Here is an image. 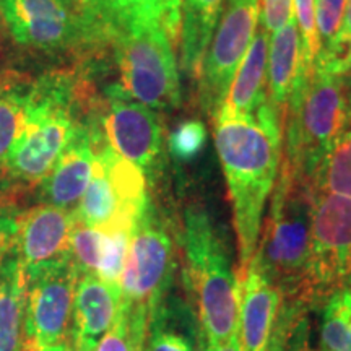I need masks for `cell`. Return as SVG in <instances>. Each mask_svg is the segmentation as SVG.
I'll return each instance as SVG.
<instances>
[{"label":"cell","mask_w":351,"mask_h":351,"mask_svg":"<svg viewBox=\"0 0 351 351\" xmlns=\"http://www.w3.org/2000/svg\"><path fill=\"white\" fill-rule=\"evenodd\" d=\"M213 121L238 238L239 278L256 254L267 200L282 163L283 117L265 99L251 116L217 112Z\"/></svg>","instance_id":"6da1fadb"},{"label":"cell","mask_w":351,"mask_h":351,"mask_svg":"<svg viewBox=\"0 0 351 351\" xmlns=\"http://www.w3.org/2000/svg\"><path fill=\"white\" fill-rule=\"evenodd\" d=\"M251 263L280 289L283 300L313 309L307 285L311 234L309 181L282 163Z\"/></svg>","instance_id":"7a4b0ae2"},{"label":"cell","mask_w":351,"mask_h":351,"mask_svg":"<svg viewBox=\"0 0 351 351\" xmlns=\"http://www.w3.org/2000/svg\"><path fill=\"white\" fill-rule=\"evenodd\" d=\"M181 243L204 351L239 332V282L204 208H186Z\"/></svg>","instance_id":"3957f363"},{"label":"cell","mask_w":351,"mask_h":351,"mask_svg":"<svg viewBox=\"0 0 351 351\" xmlns=\"http://www.w3.org/2000/svg\"><path fill=\"white\" fill-rule=\"evenodd\" d=\"M350 117L351 86L346 72H335L320 64L302 70L285 111L283 163L309 179Z\"/></svg>","instance_id":"277c9868"},{"label":"cell","mask_w":351,"mask_h":351,"mask_svg":"<svg viewBox=\"0 0 351 351\" xmlns=\"http://www.w3.org/2000/svg\"><path fill=\"white\" fill-rule=\"evenodd\" d=\"M73 101L75 85L67 75L33 83L23 130L0 165L3 178L29 187L41 184L77 129Z\"/></svg>","instance_id":"5b68a950"},{"label":"cell","mask_w":351,"mask_h":351,"mask_svg":"<svg viewBox=\"0 0 351 351\" xmlns=\"http://www.w3.org/2000/svg\"><path fill=\"white\" fill-rule=\"evenodd\" d=\"M174 243L150 204L135 223L121 276L122 309L140 340L158 306L168 298L174 278Z\"/></svg>","instance_id":"8992f818"},{"label":"cell","mask_w":351,"mask_h":351,"mask_svg":"<svg viewBox=\"0 0 351 351\" xmlns=\"http://www.w3.org/2000/svg\"><path fill=\"white\" fill-rule=\"evenodd\" d=\"M148 204L143 171L101 137L95 148L93 176L75 210L78 221L99 231L134 230Z\"/></svg>","instance_id":"52a82bcc"},{"label":"cell","mask_w":351,"mask_h":351,"mask_svg":"<svg viewBox=\"0 0 351 351\" xmlns=\"http://www.w3.org/2000/svg\"><path fill=\"white\" fill-rule=\"evenodd\" d=\"M114 39L122 90L150 109L178 108L181 85L174 56L176 41L163 26H135Z\"/></svg>","instance_id":"ba28073f"},{"label":"cell","mask_w":351,"mask_h":351,"mask_svg":"<svg viewBox=\"0 0 351 351\" xmlns=\"http://www.w3.org/2000/svg\"><path fill=\"white\" fill-rule=\"evenodd\" d=\"M307 285L313 307L351 288V199L313 192Z\"/></svg>","instance_id":"9c48e42d"},{"label":"cell","mask_w":351,"mask_h":351,"mask_svg":"<svg viewBox=\"0 0 351 351\" xmlns=\"http://www.w3.org/2000/svg\"><path fill=\"white\" fill-rule=\"evenodd\" d=\"M258 20V0H228L225 15L208 44L199 73L200 106L215 117L225 103Z\"/></svg>","instance_id":"30bf717a"},{"label":"cell","mask_w":351,"mask_h":351,"mask_svg":"<svg viewBox=\"0 0 351 351\" xmlns=\"http://www.w3.org/2000/svg\"><path fill=\"white\" fill-rule=\"evenodd\" d=\"M78 276L72 257L26 274L21 345L46 348L69 341Z\"/></svg>","instance_id":"8fae6325"},{"label":"cell","mask_w":351,"mask_h":351,"mask_svg":"<svg viewBox=\"0 0 351 351\" xmlns=\"http://www.w3.org/2000/svg\"><path fill=\"white\" fill-rule=\"evenodd\" d=\"M101 124L104 140L117 155L145 174L155 169L161 155L163 129L150 108L130 98L119 85H112L108 90V108Z\"/></svg>","instance_id":"7c38bea8"},{"label":"cell","mask_w":351,"mask_h":351,"mask_svg":"<svg viewBox=\"0 0 351 351\" xmlns=\"http://www.w3.org/2000/svg\"><path fill=\"white\" fill-rule=\"evenodd\" d=\"M0 13L15 41L25 46L56 49L96 38L85 16L57 0H0Z\"/></svg>","instance_id":"4fadbf2b"},{"label":"cell","mask_w":351,"mask_h":351,"mask_svg":"<svg viewBox=\"0 0 351 351\" xmlns=\"http://www.w3.org/2000/svg\"><path fill=\"white\" fill-rule=\"evenodd\" d=\"M77 213L43 204L19 213L13 252L25 274L67 261L72 251V232Z\"/></svg>","instance_id":"5bb4252c"},{"label":"cell","mask_w":351,"mask_h":351,"mask_svg":"<svg viewBox=\"0 0 351 351\" xmlns=\"http://www.w3.org/2000/svg\"><path fill=\"white\" fill-rule=\"evenodd\" d=\"M101 137L103 130L99 127L78 122L54 168L39 184L44 204L75 212L93 176L95 148Z\"/></svg>","instance_id":"9a60e30c"},{"label":"cell","mask_w":351,"mask_h":351,"mask_svg":"<svg viewBox=\"0 0 351 351\" xmlns=\"http://www.w3.org/2000/svg\"><path fill=\"white\" fill-rule=\"evenodd\" d=\"M182 0H85L83 15L96 38H116L127 29L160 25L178 41Z\"/></svg>","instance_id":"2e32d148"},{"label":"cell","mask_w":351,"mask_h":351,"mask_svg":"<svg viewBox=\"0 0 351 351\" xmlns=\"http://www.w3.org/2000/svg\"><path fill=\"white\" fill-rule=\"evenodd\" d=\"M121 288L95 274L78 276L69 341L72 351H93L121 313Z\"/></svg>","instance_id":"e0dca14e"},{"label":"cell","mask_w":351,"mask_h":351,"mask_svg":"<svg viewBox=\"0 0 351 351\" xmlns=\"http://www.w3.org/2000/svg\"><path fill=\"white\" fill-rule=\"evenodd\" d=\"M239 282V340L243 351H265L282 307V293L254 263Z\"/></svg>","instance_id":"ac0fdd59"},{"label":"cell","mask_w":351,"mask_h":351,"mask_svg":"<svg viewBox=\"0 0 351 351\" xmlns=\"http://www.w3.org/2000/svg\"><path fill=\"white\" fill-rule=\"evenodd\" d=\"M306 67L304 47L296 19L291 16L288 23L271 36L269 47V67H267V101L285 121L288 98L293 86Z\"/></svg>","instance_id":"d6986e66"},{"label":"cell","mask_w":351,"mask_h":351,"mask_svg":"<svg viewBox=\"0 0 351 351\" xmlns=\"http://www.w3.org/2000/svg\"><path fill=\"white\" fill-rule=\"evenodd\" d=\"M269 47L270 34L263 28L258 29L218 112L231 116H251L265 103Z\"/></svg>","instance_id":"ffe728a7"},{"label":"cell","mask_w":351,"mask_h":351,"mask_svg":"<svg viewBox=\"0 0 351 351\" xmlns=\"http://www.w3.org/2000/svg\"><path fill=\"white\" fill-rule=\"evenodd\" d=\"M195 326L181 302L166 298L150 317L140 351H197L202 341Z\"/></svg>","instance_id":"44dd1931"},{"label":"cell","mask_w":351,"mask_h":351,"mask_svg":"<svg viewBox=\"0 0 351 351\" xmlns=\"http://www.w3.org/2000/svg\"><path fill=\"white\" fill-rule=\"evenodd\" d=\"M26 274L15 252L0 265V351H20L23 340Z\"/></svg>","instance_id":"7402d4cb"},{"label":"cell","mask_w":351,"mask_h":351,"mask_svg":"<svg viewBox=\"0 0 351 351\" xmlns=\"http://www.w3.org/2000/svg\"><path fill=\"white\" fill-rule=\"evenodd\" d=\"M221 7L223 0H184L181 67L189 78L199 77Z\"/></svg>","instance_id":"603a6c76"},{"label":"cell","mask_w":351,"mask_h":351,"mask_svg":"<svg viewBox=\"0 0 351 351\" xmlns=\"http://www.w3.org/2000/svg\"><path fill=\"white\" fill-rule=\"evenodd\" d=\"M307 181L313 192L351 199V117L315 165Z\"/></svg>","instance_id":"cb8c5ba5"},{"label":"cell","mask_w":351,"mask_h":351,"mask_svg":"<svg viewBox=\"0 0 351 351\" xmlns=\"http://www.w3.org/2000/svg\"><path fill=\"white\" fill-rule=\"evenodd\" d=\"M32 86L33 83L20 78H8L0 83V165L23 130Z\"/></svg>","instance_id":"d4e9b609"},{"label":"cell","mask_w":351,"mask_h":351,"mask_svg":"<svg viewBox=\"0 0 351 351\" xmlns=\"http://www.w3.org/2000/svg\"><path fill=\"white\" fill-rule=\"evenodd\" d=\"M319 351H351V288L324 301Z\"/></svg>","instance_id":"484cf974"},{"label":"cell","mask_w":351,"mask_h":351,"mask_svg":"<svg viewBox=\"0 0 351 351\" xmlns=\"http://www.w3.org/2000/svg\"><path fill=\"white\" fill-rule=\"evenodd\" d=\"M101 232H103V238H101V254L96 276H99L103 282L109 285L119 287L127 251H129L132 230H111Z\"/></svg>","instance_id":"4316f807"},{"label":"cell","mask_w":351,"mask_h":351,"mask_svg":"<svg viewBox=\"0 0 351 351\" xmlns=\"http://www.w3.org/2000/svg\"><path fill=\"white\" fill-rule=\"evenodd\" d=\"M101 238H103V232L85 226L77 218V225L72 232V251H70V256H72L73 265L77 267L80 275H96L101 254Z\"/></svg>","instance_id":"83f0119b"},{"label":"cell","mask_w":351,"mask_h":351,"mask_svg":"<svg viewBox=\"0 0 351 351\" xmlns=\"http://www.w3.org/2000/svg\"><path fill=\"white\" fill-rule=\"evenodd\" d=\"M207 142V130L200 121H186L169 135V153L179 161H191Z\"/></svg>","instance_id":"f1b7e54d"},{"label":"cell","mask_w":351,"mask_h":351,"mask_svg":"<svg viewBox=\"0 0 351 351\" xmlns=\"http://www.w3.org/2000/svg\"><path fill=\"white\" fill-rule=\"evenodd\" d=\"M346 5H348V0H315L319 52L328 49L335 41L337 34L340 32Z\"/></svg>","instance_id":"f546056e"},{"label":"cell","mask_w":351,"mask_h":351,"mask_svg":"<svg viewBox=\"0 0 351 351\" xmlns=\"http://www.w3.org/2000/svg\"><path fill=\"white\" fill-rule=\"evenodd\" d=\"M309 307L302 302L298 301H288L282 300V307H280L278 317L271 330L269 345H267L265 351H285L287 350V343L289 335H291L293 328H295L296 322L300 320L306 313H309Z\"/></svg>","instance_id":"4dcf8cb0"},{"label":"cell","mask_w":351,"mask_h":351,"mask_svg":"<svg viewBox=\"0 0 351 351\" xmlns=\"http://www.w3.org/2000/svg\"><path fill=\"white\" fill-rule=\"evenodd\" d=\"M296 23L300 28L302 47H304V64L313 69L314 59L319 52L317 25H315V0H295Z\"/></svg>","instance_id":"1f68e13d"},{"label":"cell","mask_w":351,"mask_h":351,"mask_svg":"<svg viewBox=\"0 0 351 351\" xmlns=\"http://www.w3.org/2000/svg\"><path fill=\"white\" fill-rule=\"evenodd\" d=\"M142 345L143 343L137 339L130 326L125 311L121 307L116 322L106 332V335L98 341L93 351H140Z\"/></svg>","instance_id":"d6a6232c"},{"label":"cell","mask_w":351,"mask_h":351,"mask_svg":"<svg viewBox=\"0 0 351 351\" xmlns=\"http://www.w3.org/2000/svg\"><path fill=\"white\" fill-rule=\"evenodd\" d=\"M19 213L12 204L0 200V265L15 247Z\"/></svg>","instance_id":"836d02e7"},{"label":"cell","mask_w":351,"mask_h":351,"mask_svg":"<svg viewBox=\"0 0 351 351\" xmlns=\"http://www.w3.org/2000/svg\"><path fill=\"white\" fill-rule=\"evenodd\" d=\"M293 13V0H262V23L269 34L283 28Z\"/></svg>","instance_id":"e575fe53"},{"label":"cell","mask_w":351,"mask_h":351,"mask_svg":"<svg viewBox=\"0 0 351 351\" xmlns=\"http://www.w3.org/2000/svg\"><path fill=\"white\" fill-rule=\"evenodd\" d=\"M285 351H315L311 343V322L307 313L296 322Z\"/></svg>","instance_id":"d590c367"},{"label":"cell","mask_w":351,"mask_h":351,"mask_svg":"<svg viewBox=\"0 0 351 351\" xmlns=\"http://www.w3.org/2000/svg\"><path fill=\"white\" fill-rule=\"evenodd\" d=\"M204 351H243V346H241V340H239V332L236 333L234 337L228 339L226 341H221L218 345H212L207 346Z\"/></svg>","instance_id":"8d00e7d4"},{"label":"cell","mask_w":351,"mask_h":351,"mask_svg":"<svg viewBox=\"0 0 351 351\" xmlns=\"http://www.w3.org/2000/svg\"><path fill=\"white\" fill-rule=\"evenodd\" d=\"M20 351H72V346H70V341H64V343H59L54 346H46V348H39V346L23 343L21 345Z\"/></svg>","instance_id":"74e56055"},{"label":"cell","mask_w":351,"mask_h":351,"mask_svg":"<svg viewBox=\"0 0 351 351\" xmlns=\"http://www.w3.org/2000/svg\"><path fill=\"white\" fill-rule=\"evenodd\" d=\"M59 3H62L65 8H69L70 12L77 13V15L80 16H85L83 15V3H85V0H57Z\"/></svg>","instance_id":"f35d334b"},{"label":"cell","mask_w":351,"mask_h":351,"mask_svg":"<svg viewBox=\"0 0 351 351\" xmlns=\"http://www.w3.org/2000/svg\"><path fill=\"white\" fill-rule=\"evenodd\" d=\"M346 77H348V82H350V86H351V67H350L348 72H346Z\"/></svg>","instance_id":"ab89813d"}]
</instances>
